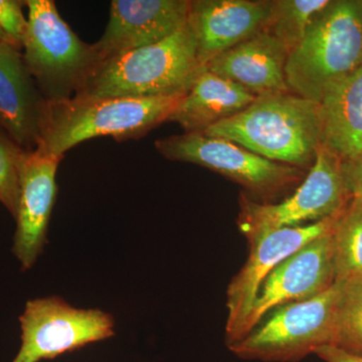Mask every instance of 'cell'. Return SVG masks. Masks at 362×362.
Instances as JSON below:
<instances>
[{
    "mask_svg": "<svg viewBox=\"0 0 362 362\" xmlns=\"http://www.w3.org/2000/svg\"><path fill=\"white\" fill-rule=\"evenodd\" d=\"M185 94L45 101L37 148L63 159L69 150L92 138L139 139L168 121Z\"/></svg>",
    "mask_w": 362,
    "mask_h": 362,
    "instance_id": "2",
    "label": "cell"
},
{
    "mask_svg": "<svg viewBox=\"0 0 362 362\" xmlns=\"http://www.w3.org/2000/svg\"><path fill=\"white\" fill-rule=\"evenodd\" d=\"M202 133L230 140L271 161L311 168L322 145L320 103L291 92L257 97L240 113Z\"/></svg>",
    "mask_w": 362,
    "mask_h": 362,
    "instance_id": "1",
    "label": "cell"
},
{
    "mask_svg": "<svg viewBox=\"0 0 362 362\" xmlns=\"http://www.w3.org/2000/svg\"><path fill=\"white\" fill-rule=\"evenodd\" d=\"M342 159L321 145L313 165L294 194L279 204L240 199L238 225L247 242L284 228L317 223L342 211L351 197L343 180Z\"/></svg>",
    "mask_w": 362,
    "mask_h": 362,
    "instance_id": "7",
    "label": "cell"
},
{
    "mask_svg": "<svg viewBox=\"0 0 362 362\" xmlns=\"http://www.w3.org/2000/svg\"><path fill=\"white\" fill-rule=\"evenodd\" d=\"M338 281L331 344L362 356V278Z\"/></svg>",
    "mask_w": 362,
    "mask_h": 362,
    "instance_id": "21",
    "label": "cell"
},
{
    "mask_svg": "<svg viewBox=\"0 0 362 362\" xmlns=\"http://www.w3.org/2000/svg\"><path fill=\"white\" fill-rule=\"evenodd\" d=\"M28 20L21 11V2L0 0V30L16 47H23Z\"/></svg>",
    "mask_w": 362,
    "mask_h": 362,
    "instance_id": "23",
    "label": "cell"
},
{
    "mask_svg": "<svg viewBox=\"0 0 362 362\" xmlns=\"http://www.w3.org/2000/svg\"><path fill=\"white\" fill-rule=\"evenodd\" d=\"M331 230L286 258L267 276L247 317L244 337L269 312L310 299L334 284Z\"/></svg>",
    "mask_w": 362,
    "mask_h": 362,
    "instance_id": "11",
    "label": "cell"
},
{
    "mask_svg": "<svg viewBox=\"0 0 362 362\" xmlns=\"http://www.w3.org/2000/svg\"><path fill=\"white\" fill-rule=\"evenodd\" d=\"M45 102L18 47L0 44V128L26 151L39 145Z\"/></svg>",
    "mask_w": 362,
    "mask_h": 362,
    "instance_id": "16",
    "label": "cell"
},
{
    "mask_svg": "<svg viewBox=\"0 0 362 362\" xmlns=\"http://www.w3.org/2000/svg\"><path fill=\"white\" fill-rule=\"evenodd\" d=\"M331 0H274L267 32L291 52L304 39L309 28Z\"/></svg>",
    "mask_w": 362,
    "mask_h": 362,
    "instance_id": "20",
    "label": "cell"
},
{
    "mask_svg": "<svg viewBox=\"0 0 362 362\" xmlns=\"http://www.w3.org/2000/svg\"><path fill=\"white\" fill-rule=\"evenodd\" d=\"M335 281L362 278V199L351 197L331 230Z\"/></svg>",
    "mask_w": 362,
    "mask_h": 362,
    "instance_id": "19",
    "label": "cell"
},
{
    "mask_svg": "<svg viewBox=\"0 0 362 362\" xmlns=\"http://www.w3.org/2000/svg\"><path fill=\"white\" fill-rule=\"evenodd\" d=\"M362 66V0H334L289 52L286 81L293 94L320 103L335 83Z\"/></svg>",
    "mask_w": 362,
    "mask_h": 362,
    "instance_id": "4",
    "label": "cell"
},
{
    "mask_svg": "<svg viewBox=\"0 0 362 362\" xmlns=\"http://www.w3.org/2000/svg\"><path fill=\"white\" fill-rule=\"evenodd\" d=\"M341 170L349 197L362 199V153L342 160Z\"/></svg>",
    "mask_w": 362,
    "mask_h": 362,
    "instance_id": "24",
    "label": "cell"
},
{
    "mask_svg": "<svg viewBox=\"0 0 362 362\" xmlns=\"http://www.w3.org/2000/svg\"><path fill=\"white\" fill-rule=\"evenodd\" d=\"M315 354L325 362H362L361 354L347 351L332 344L319 347Z\"/></svg>",
    "mask_w": 362,
    "mask_h": 362,
    "instance_id": "25",
    "label": "cell"
},
{
    "mask_svg": "<svg viewBox=\"0 0 362 362\" xmlns=\"http://www.w3.org/2000/svg\"><path fill=\"white\" fill-rule=\"evenodd\" d=\"M206 66L188 23L157 44L102 62L74 98L165 97L185 94Z\"/></svg>",
    "mask_w": 362,
    "mask_h": 362,
    "instance_id": "3",
    "label": "cell"
},
{
    "mask_svg": "<svg viewBox=\"0 0 362 362\" xmlns=\"http://www.w3.org/2000/svg\"><path fill=\"white\" fill-rule=\"evenodd\" d=\"M11 42V40H8V37H7L6 35H4V33L2 32L1 30H0V44H2V42ZM11 44H13V42H11Z\"/></svg>",
    "mask_w": 362,
    "mask_h": 362,
    "instance_id": "26",
    "label": "cell"
},
{
    "mask_svg": "<svg viewBox=\"0 0 362 362\" xmlns=\"http://www.w3.org/2000/svg\"><path fill=\"white\" fill-rule=\"evenodd\" d=\"M23 58L47 102L78 95L102 63L94 45L83 42L59 16L52 0H28Z\"/></svg>",
    "mask_w": 362,
    "mask_h": 362,
    "instance_id": "5",
    "label": "cell"
},
{
    "mask_svg": "<svg viewBox=\"0 0 362 362\" xmlns=\"http://www.w3.org/2000/svg\"><path fill=\"white\" fill-rule=\"evenodd\" d=\"M156 147L169 160L211 169L258 197L281 194L303 177V169L269 160L230 140L202 132L161 138Z\"/></svg>",
    "mask_w": 362,
    "mask_h": 362,
    "instance_id": "8",
    "label": "cell"
},
{
    "mask_svg": "<svg viewBox=\"0 0 362 362\" xmlns=\"http://www.w3.org/2000/svg\"><path fill=\"white\" fill-rule=\"evenodd\" d=\"M322 144L340 159L362 153V66L335 83L320 101Z\"/></svg>",
    "mask_w": 362,
    "mask_h": 362,
    "instance_id": "18",
    "label": "cell"
},
{
    "mask_svg": "<svg viewBox=\"0 0 362 362\" xmlns=\"http://www.w3.org/2000/svg\"><path fill=\"white\" fill-rule=\"evenodd\" d=\"M249 90L204 69L168 121L185 132H204L246 109L256 99Z\"/></svg>",
    "mask_w": 362,
    "mask_h": 362,
    "instance_id": "17",
    "label": "cell"
},
{
    "mask_svg": "<svg viewBox=\"0 0 362 362\" xmlns=\"http://www.w3.org/2000/svg\"><path fill=\"white\" fill-rule=\"evenodd\" d=\"M339 281L303 301L274 309L228 349L244 361L297 362L331 344Z\"/></svg>",
    "mask_w": 362,
    "mask_h": 362,
    "instance_id": "6",
    "label": "cell"
},
{
    "mask_svg": "<svg viewBox=\"0 0 362 362\" xmlns=\"http://www.w3.org/2000/svg\"><path fill=\"white\" fill-rule=\"evenodd\" d=\"M289 51L270 33L262 32L207 62L206 69L254 96L290 92L286 81Z\"/></svg>",
    "mask_w": 362,
    "mask_h": 362,
    "instance_id": "15",
    "label": "cell"
},
{
    "mask_svg": "<svg viewBox=\"0 0 362 362\" xmlns=\"http://www.w3.org/2000/svg\"><path fill=\"white\" fill-rule=\"evenodd\" d=\"M190 0H114L101 39L102 62L168 39L187 23Z\"/></svg>",
    "mask_w": 362,
    "mask_h": 362,
    "instance_id": "13",
    "label": "cell"
},
{
    "mask_svg": "<svg viewBox=\"0 0 362 362\" xmlns=\"http://www.w3.org/2000/svg\"><path fill=\"white\" fill-rule=\"evenodd\" d=\"M339 214V213H338ZM337 214L317 223L273 230L249 242L246 263L226 290V345L244 337L245 325L267 276L281 262L332 230Z\"/></svg>",
    "mask_w": 362,
    "mask_h": 362,
    "instance_id": "10",
    "label": "cell"
},
{
    "mask_svg": "<svg viewBox=\"0 0 362 362\" xmlns=\"http://www.w3.org/2000/svg\"><path fill=\"white\" fill-rule=\"evenodd\" d=\"M61 161L40 148L23 154L13 246L14 257L23 271L35 266L47 245L49 221L58 195L57 171Z\"/></svg>",
    "mask_w": 362,
    "mask_h": 362,
    "instance_id": "12",
    "label": "cell"
},
{
    "mask_svg": "<svg viewBox=\"0 0 362 362\" xmlns=\"http://www.w3.org/2000/svg\"><path fill=\"white\" fill-rule=\"evenodd\" d=\"M21 347L11 362H40L115 337V320L100 309L71 306L63 298L26 302L20 317Z\"/></svg>",
    "mask_w": 362,
    "mask_h": 362,
    "instance_id": "9",
    "label": "cell"
},
{
    "mask_svg": "<svg viewBox=\"0 0 362 362\" xmlns=\"http://www.w3.org/2000/svg\"><path fill=\"white\" fill-rule=\"evenodd\" d=\"M273 0H194L188 25L197 40L202 65L221 52L265 32Z\"/></svg>",
    "mask_w": 362,
    "mask_h": 362,
    "instance_id": "14",
    "label": "cell"
},
{
    "mask_svg": "<svg viewBox=\"0 0 362 362\" xmlns=\"http://www.w3.org/2000/svg\"><path fill=\"white\" fill-rule=\"evenodd\" d=\"M25 151L0 128V202L13 218L18 211L21 165Z\"/></svg>",
    "mask_w": 362,
    "mask_h": 362,
    "instance_id": "22",
    "label": "cell"
}]
</instances>
